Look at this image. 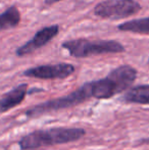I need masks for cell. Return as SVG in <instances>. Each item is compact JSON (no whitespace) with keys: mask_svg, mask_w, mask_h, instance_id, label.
Masks as SVG:
<instances>
[{"mask_svg":"<svg viewBox=\"0 0 149 150\" xmlns=\"http://www.w3.org/2000/svg\"><path fill=\"white\" fill-rule=\"evenodd\" d=\"M86 131L81 128H50L36 130L22 137L18 146L22 150H37L51 145L66 144L82 139Z\"/></svg>","mask_w":149,"mask_h":150,"instance_id":"1","label":"cell"},{"mask_svg":"<svg viewBox=\"0 0 149 150\" xmlns=\"http://www.w3.org/2000/svg\"><path fill=\"white\" fill-rule=\"evenodd\" d=\"M137 78V71L131 65H121L112 69L105 78L90 82L92 98L108 99L127 91Z\"/></svg>","mask_w":149,"mask_h":150,"instance_id":"2","label":"cell"},{"mask_svg":"<svg viewBox=\"0 0 149 150\" xmlns=\"http://www.w3.org/2000/svg\"><path fill=\"white\" fill-rule=\"evenodd\" d=\"M61 47L68 50L72 56L77 58H85L107 53H121L125 51V47L115 40L74 39L64 41L61 44Z\"/></svg>","mask_w":149,"mask_h":150,"instance_id":"3","label":"cell"},{"mask_svg":"<svg viewBox=\"0 0 149 150\" xmlns=\"http://www.w3.org/2000/svg\"><path fill=\"white\" fill-rule=\"evenodd\" d=\"M90 98H92V91L91 84L90 82H88L83 86H81L79 89L75 90L74 92L70 93L66 96L51 99V100L45 101V102L39 103V104L30 107L26 110V115L29 119H35V117L51 112V111L70 108V107L80 104Z\"/></svg>","mask_w":149,"mask_h":150,"instance_id":"4","label":"cell"},{"mask_svg":"<svg viewBox=\"0 0 149 150\" xmlns=\"http://www.w3.org/2000/svg\"><path fill=\"white\" fill-rule=\"evenodd\" d=\"M141 5L135 0H105L94 7V14L100 18H124L138 13Z\"/></svg>","mask_w":149,"mask_h":150,"instance_id":"5","label":"cell"},{"mask_svg":"<svg viewBox=\"0 0 149 150\" xmlns=\"http://www.w3.org/2000/svg\"><path fill=\"white\" fill-rule=\"evenodd\" d=\"M75 67L71 63L60 62L55 64H43L31 67L26 69L23 75L40 80L66 79L75 73Z\"/></svg>","mask_w":149,"mask_h":150,"instance_id":"6","label":"cell"},{"mask_svg":"<svg viewBox=\"0 0 149 150\" xmlns=\"http://www.w3.org/2000/svg\"><path fill=\"white\" fill-rule=\"evenodd\" d=\"M58 33H59V26L57 25L44 27L35 34L32 39H30L27 43L18 47L16 51V54L20 57L29 55L42 48L43 46L47 45L52 39H54L58 35Z\"/></svg>","mask_w":149,"mask_h":150,"instance_id":"7","label":"cell"},{"mask_svg":"<svg viewBox=\"0 0 149 150\" xmlns=\"http://www.w3.org/2000/svg\"><path fill=\"white\" fill-rule=\"evenodd\" d=\"M28 87V84H20L13 89L5 93L0 98V113L7 112L8 110L20 105L26 98Z\"/></svg>","mask_w":149,"mask_h":150,"instance_id":"8","label":"cell"},{"mask_svg":"<svg viewBox=\"0 0 149 150\" xmlns=\"http://www.w3.org/2000/svg\"><path fill=\"white\" fill-rule=\"evenodd\" d=\"M124 100L130 103L149 104V85H138L129 88L124 96Z\"/></svg>","mask_w":149,"mask_h":150,"instance_id":"9","label":"cell"},{"mask_svg":"<svg viewBox=\"0 0 149 150\" xmlns=\"http://www.w3.org/2000/svg\"><path fill=\"white\" fill-rule=\"evenodd\" d=\"M20 23V12L16 6H9L0 13V32L13 29Z\"/></svg>","mask_w":149,"mask_h":150,"instance_id":"10","label":"cell"},{"mask_svg":"<svg viewBox=\"0 0 149 150\" xmlns=\"http://www.w3.org/2000/svg\"><path fill=\"white\" fill-rule=\"evenodd\" d=\"M117 29L121 32H131L135 34L149 35V16L128 21V22L119 25Z\"/></svg>","mask_w":149,"mask_h":150,"instance_id":"11","label":"cell"},{"mask_svg":"<svg viewBox=\"0 0 149 150\" xmlns=\"http://www.w3.org/2000/svg\"><path fill=\"white\" fill-rule=\"evenodd\" d=\"M61 1V0H44V3H45V5L47 6H50V5H53V4L57 3V2Z\"/></svg>","mask_w":149,"mask_h":150,"instance_id":"12","label":"cell"}]
</instances>
